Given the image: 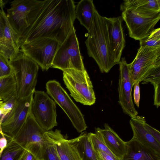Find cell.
<instances>
[{
	"label": "cell",
	"mask_w": 160,
	"mask_h": 160,
	"mask_svg": "<svg viewBox=\"0 0 160 160\" xmlns=\"http://www.w3.org/2000/svg\"><path fill=\"white\" fill-rule=\"evenodd\" d=\"M118 64L119 75L118 102L124 113L131 118L135 117L138 115V113L134 107L132 95L133 86L130 77L131 63H128L125 58H123Z\"/></svg>",
	"instance_id": "cell-13"
},
{
	"label": "cell",
	"mask_w": 160,
	"mask_h": 160,
	"mask_svg": "<svg viewBox=\"0 0 160 160\" xmlns=\"http://www.w3.org/2000/svg\"><path fill=\"white\" fill-rule=\"evenodd\" d=\"M129 122L133 133L132 137L160 155V143L145 128L144 117L137 115L131 118Z\"/></svg>",
	"instance_id": "cell-17"
},
{
	"label": "cell",
	"mask_w": 160,
	"mask_h": 160,
	"mask_svg": "<svg viewBox=\"0 0 160 160\" xmlns=\"http://www.w3.org/2000/svg\"><path fill=\"white\" fill-rule=\"evenodd\" d=\"M95 152L100 160H118L116 157L110 155L105 152L100 151Z\"/></svg>",
	"instance_id": "cell-34"
},
{
	"label": "cell",
	"mask_w": 160,
	"mask_h": 160,
	"mask_svg": "<svg viewBox=\"0 0 160 160\" xmlns=\"http://www.w3.org/2000/svg\"><path fill=\"white\" fill-rule=\"evenodd\" d=\"M142 84L150 82L154 88V105L158 108L160 105V66L151 70L142 79Z\"/></svg>",
	"instance_id": "cell-26"
},
{
	"label": "cell",
	"mask_w": 160,
	"mask_h": 160,
	"mask_svg": "<svg viewBox=\"0 0 160 160\" xmlns=\"http://www.w3.org/2000/svg\"><path fill=\"white\" fill-rule=\"evenodd\" d=\"M38 160H61L58 153L56 144L46 132L39 145Z\"/></svg>",
	"instance_id": "cell-23"
},
{
	"label": "cell",
	"mask_w": 160,
	"mask_h": 160,
	"mask_svg": "<svg viewBox=\"0 0 160 160\" xmlns=\"http://www.w3.org/2000/svg\"><path fill=\"white\" fill-rule=\"evenodd\" d=\"M47 93L63 110L78 132L86 130L87 126L84 116L59 82L55 80L46 83Z\"/></svg>",
	"instance_id": "cell-8"
},
{
	"label": "cell",
	"mask_w": 160,
	"mask_h": 160,
	"mask_svg": "<svg viewBox=\"0 0 160 160\" xmlns=\"http://www.w3.org/2000/svg\"><path fill=\"white\" fill-rule=\"evenodd\" d=\"M122 11V17L125 22L129 36L140 40L147 37L155 29L160 18V12L132 9Z\"/></svg>",
	"instance_id": "cell-5"
},
{
	"label": "cell",
	"mask_w": 160,
	"mask_h": 160,
	"mask_svg": "<svg viewBox=\"0 0 160 160\" xmlns=\"http://www.w3.org/2000/svg\"><path fill=\"white\" fill-rule=\"evenodd\" d=\"M92 0H81L75 6L76 18L88 31L96 9Z\"/></svg>",
	"instance_id": "cell-22"
},
{
	"label": "cell",
	"mask_w": 160,
	"mask_h": 160,
	"mask_svg": "<svg viewBox=\"0 0 160 160\" xmlns=\"http://www.w3.org/2000/svg\"><path fill=\"white\" fill-rule=\"evenodd\" d=\"M46 132L37 123L30 111L23 125L13 139L24 147L29 143L40 144Z\"/></svg>",
	"instance_id": "cell-16"
},
{
	"label": "cell",
	"mask_w": 160,
	"mask_h": 160,
	"mask_svg": "<svg viewBox=\"0 0 160 160\" xmlns=\"http://www.w3.org/2000/svg\"><path fill=\"white\" fill-rule=\"evenodd\" d=\"M4 136L6 137V136L2 132V131L1 129V126L0 125V138H2Z\"/></svg>",
	"instance_id": "cell-37"
},
{
	"label": "cell",
	"mask_w": 160,
	"mask_h": 160,
	"mask_svg": "<svg viewBox=\"0 0 160 160\" xmlns=\"http://www.w3.org/2000/svg\"><path fill=\"white\" fill-rule=\"evenodd\" d=\"M7 146L0 153V160H19L24 147L13 138L8 140Z\"/></svg>",
	"instance_id": "cell-27"
},
{
	"label": "cell",
	"mask_w": 160,
	"mask_h": 160,
	"mask_svg": "<svg viewBox=\"0 0 160 160\" xmlns=\"http://www.w3.org/2000/svg\"><path fill=\"white\" fill-rule=\"evenodd\" d=\"M40 144L31 143L26 145L19 160H38V155Z\"/></svg>",
	"instance_id": "cell-29"
},
{
	"label": "cell",
	"mask_w": 160,
	"mask_h": 160,
	"mask_svg": "<svg viewBox=\"0 0 160 160\" xmlns=\"http://www.w3.org/2000/svg\"><path fill=\"white\" fill-rule=\"evenodd\" d=\"M131 63L130 77L133 86L142 82L152 69L160 66V47L140 46Z\"/></svg>",
	"instance_id": "cell-11"
},
{
	"label": "cell",
	"mask_w": 160,
	"mask_h": 160,
	"mask_svg": "<svg viewBox=\"0 0 160 160\" xmlns=\"http://www.w3.org/2000/svg\"><path fill=\"white\" fill-rule=\"evenodd\" d=\"M63 80L70 96L77 102L91 106L96 101L93 85L86 69H69L63 71Z\"/></svg>",
	"instance_id": "cell-6"
},
{
	"label": "cell",
	"mask_w": 160,
	"mask_h": 160,
	"mask_svg": "<svg viewBox=\"0 0 160 160\" xmlns=\"http://www.w3.org/2000/svg\"><path fill=\"white\" fill-rule=\"evenodd\" d=\"M17 97V95L14 96L7 102L0 104V108L2 111V115L1 119V122L5 116L12 109Z\"/></svg>",
	"instance_id": "cell-31"
},
{
	"label": "cell",
	"mask_w": 160,
	"mask_h": 160,
	"mask_svg": "<svg viewBox=\"0 0 160 160\" xmlns=\"http://www.w3.org/2000/svg\"><path fill=\"white\" fill-rule=\"evenodd\" d=\"M1 117L0 118V119L1 118ZM0 125H1V123H0Z\"/></svg>",
	"instance_id": "cell-40"
},
{
	"label": "cell",
	"mask_w": 160,
	"mask_h": 160,
	"mask_svg": "<svg viewBox=\"0 0 160 160\" xmlns=\"http://www.w3.org/2000/svg\"><path fill=\"white\" fill-rule=\"evenodd\" d=\"M71 140L76 146L81 160H100L93 148L89 133L83 132Z\"/></svg>",
	"instance_id": "cell-21"
},
{
	"label": "cell",
	"mask_w": 160,
	"mask_h": 160,
	"mask_svg": "<svg viewBox=\"0 0 160 160\" xmlns=\"http://www.w3.org/2000/svg\"><path fill=\"white\" fill-rule=\"evenodd\" d=\"M88 37L85 41L88 54L92 58L102 73H108L115 65L111 54L107 17L96 9Z\"/></svg>",
	"instance_id": "cell-2"
},
{
	"label": "cell",
	"mask_w": 160,
	"mask_h": 160,
	"mask_svg": "<svg viewBox=\"0 0 160 160\" xmlns=\"http://www.w3.org/2000/svg\"><path fill=\"white\" fill-rule=\"evenodd\" d=\"M34 93L23 99L17 97L12 109L2 120L1 130L8 139L15 138L23 125L30 111Z\"/></svg>",
	"instance_id": "cell-12"
},
{
	"label": "cell",
	"mask_w": 160,
	"mask_h": 160,
	"mask_svg": "<svg viewBox=\"0 0 160 160\" xmlns=\"http://www.w3.org/2000/svg\"><path fill=\"white\" fill-rule=\"evenodd\" d=\"M56 144L57 150L61 160H81L71 139L68 140L59 130L47 131Z\"/></svg>",
	"instance_id": "cell-18"
},
{
	"label": "cell",
	"mask_w": 160,
	"mask_h": 160,
	"mask_svg": "<svg viewBox=\"0 0 160 160\" xmlns=\"http://www.w3.org/2000/svg\"><path fill=\"white\" fill-rule=\"evenodd\" d=\"M8 143V140L6 137L4 136L0 138V152L1 153L7 146Z\"/></svg>",
	"instance_id": "cell-36"
},
{
	"label": "cell",
	"mask_w": 160,
	"mask_h": 160,
	"mask_svg": "<svg viewBox=\"0 0 160 160\" xmlns=\"http://www.w3.org/2000/svg\"><path fill=\"white\" fill-rule=\"evenodd\" d=\"M107 21L109 46L115 65L119 64L125 47V38L121 16L108 18Z\"/></svg>",
	"instance_id": "cell-14"
},
{
	"label": "cell",
	"mask_w": 160,
	"mask_h": 160,
	"mask_svg": "<svg viewBox=\"0 0 160 160\" xmlns=\"http://www.w3.org/2000/svg\"><path fill=\"white\" fill-rule=\"evenodd\" d=\"M12 71L9 60L0 53V78L9 75Z\"/></svg>",
	"instance_id": "cell-30"
},
{
	"label": "cell",
	"mask_w": 160,
	"mask_h": 160,
	"mask_svg": "<svg viewBox=\"0 0 160 160\" xmlns=\"http://www.w3.org/2000/svg\"><path fill=\"white\" fill-rule=\"evenodd\" d=\"M104 127L103 129L99 128L103 141L115 157L120 160L126 152V142L122 140L108 124L105 123Z\"/></svg>",
	"instance_id": "cell-20"
},
{
	"label": "cell",
	"mask_w": 160,
	"mask_h": 160,
	"mask_svg": "<svg viewBox=\"0 0 160 160\" xmlns=\"http://www.w3.org/2000/svg\"><path fill=\"white\" fill-rule=\"evenodd\" d=\"M30 112L38 125L45 131L58 125L55 102L45 92H34Z\"/></svg>",
	"instance_id": "cell-10"
},
{
	"label": "cell",
	"mask_w": 160,
	"mask_h": 160,
	"mask_svg": "<svg viewBox=\"0 0 160 160\" xmlns=\"http://www.w3.org/2000/svg\"><path fill=\"white\" fill-rule=\"evenodd\" d=\"M9 61L16 81L17 98H26L35 91L38 65L20 50Z\"/></svg>",
	"instance_id": "cell-3"
},
{
	"label": "cell",
	"mask_w": 160,
	"mask_h": 160,
	"mask_svg": "<svg viewBox=\"0 0 160 160\" xmlns=\"http://www.w3.org/2000/svg\"><path fill=\"white\" fill-rule=\"evenodd\" d=\"M75 6L72 0H46L34 22L20 37V47L41 38L62 43L74 25Z\"/></svg>",
	"instance_id": "cell-1"
},
{
	"label": "cell",
	"mask_w": 160,
	"mask_h": 160,
	"mask_svg": "<svg viewBox=\"0 0 160 160\" xmlns=\"http://www.w3.org/2000/svg\"><path fill=\"white\" fill-rule=\"evenodd\" d=\"M46 0H14L7 11L8 21L20 38L32 25Z\"/></svg>",
	"instance_id": "cell-4"
},
{
	"label": "cell",
	"mask_w": 160,
	"mask_h": 160,
	"mask_svg": "<svg viewBox=\"0 0 160 160\" xmlns=\"http://www.w3.org/2000/svg\"><path fill=\"white\" fill-rule=\"evenodd\" d=\"M139 41L140 46L160 47V28L154 29L149 35Z\"/></svg>",
	"instance_id": "cell-28"
},
{
	"label": "cell",
	"mask_w": 160,
	"mask_h": 160,
	"mask_svg": "<svg viewBox=\"0 0 160 160\" xmlns=\"http://www.w3.org/2000/svg\"><path fill=\"white\" fill-rule=\"evenodd\" d=\"M17 95V84L13 71L0 78V98L6 102Z\"/></svg>",
	"instance_id": "cell-24"
},
{
	"label": "cell",
	"mask_w": 160,
	"mask_h": 160,
	"mask_svg": "<svg viewBox=\"0 0 160 160\" xmlns=\"http://www.w3.org/2000/svg\"><path fill=\"white\" fill-rule=\"evenodd\" d=\"M120 160H160V155L132 137L126 142V152Z\"/></svg>",
	"instance_id": "cell-19"
},
{
	"label": "cell",
	"mask_w": 160,
	"mask_h": 160,
	"mask_svg": "<svg viewBox=\"0 0 160 160\" xmlns=\"http://www.w3.org/2000/svg\"><path fill=\"white\" fill-rule=\"evenodd\" d=\"M144 127L150 134L160 143V132L145 122Z\"/></svg>",
	"instance_id": "cell-33"
},
{
	"label": "cell",
	"mask_w": 160,
	"mask_h": 160,
	"mask_svg": "<svg viewBox=\"0 0 160 160\" xmlns=\"http://www.w3.org/2000/svg\"><path fill=\"white\" fill-rule=\"evenodd\" d=\"M132 9L144 11L160 12V1L158 0H124L120 6L121 11Z\"/></svg>",
	"instance_id": "cell-25"
},
{
	"label": "cell",
	"mask_w": 160,
	"mask_h": 160,
	"mask_svg": "<svg viewBox=\"0 0 160 160\" xmlns=\"http://www.w3.org/2000/svg\"><path fill=\"white\" fill-rule=\"evenodd\" d=\"M51 67L63 71L69 69L79 71L85 69L74 25L66 39L58 48Z\"/></svg>",
	"instance_id": "cell-7"
},
{
	"label": "cell",
	"mask_w": 160,
	"mask_h": 160,
	"mask_svg": "<svg viewBox=\"0 0 160 160\" xmlns=\"http://www.w3.org/2000/svg\"><path fill=\"white\" fill-rule=\"evenodd\" d=\"M3 102L2 100L0 98V104H1L3 103Z\"/></svg>",
	"instance_id": "cell-39"
},
{
	"label": "cell",
	"mask_w": 160,
	"mask_h": 160,
	"mask_svg": "<svg viewBox=\"0 0 160 160\" xmlns=\"http://www.w3.org/2000/svg\"><path fill=\"white\" fill-rule=\"evenodd\" d=\"M2 115V111L1 108H0V118L1 117Z\"/></svg>",
	"instance_id": "cell-38"
},
{
	"label": "cell",
	"mask_w": 160,
	"mask_h": 160,
	"mask_svg": "<svg viewBox=\"0 0 160 160\" xmlns=\"http://www.w3.org/2000/svg\"><path fill=\"white\" fill-rule=\"evenodd\" d=\"M3 6L0 9L5 24L3 38L0 42V53L10 61L20 51V37L10 24Z\"/></svg>",
	"instance_id": "cell-15"
},
{
	"label": "cell",
	"mask_w": 160,
	"mask_h": 160,
	"mask_svg": "<svg viewBox=\"0 0 160 160\" xmlns=\"http://www.w3.org/2000/svg\"><path fill=\"white\" fill-rule=\"evenodd\" d=\"M61 43L50 38H41L22 45L20 50L34 61L42 71H46L51 67L55 53Z\"/></svg>",
	"instance_id": "cell-9"
},
{
	"label": "cell",
	"mask_w": 160,
	"mask_h": 160,
	"mask_svg": "<svg viewBox=\"0 0 160 160\" xmlns=\"http://www.w3.org/2000/svg\"><path fill=\"white\" fill-rule=\"evenodd\" d=\"M4 3L2 0H0V8L2 6H3ZM4 22L3 19L0 14V42H1L3 37Z\"/></svg>",
	"instance_id": "cell-35"
},
{
	"label": "cell",
	"mask_w": 160,
	"mask_h": 160,
	"mask_svg": "<svg viewBox=\"0 0 160 160\" xmlns=\"http://www.w3.org/2000/svg\"><path fill=\"white\" fill-rule=\"evenodd\" d=\"M140 82H137L135 83L133 86L134 102L138 107H139L140 100Z\"/></svg>",
	"instance_id": "cell-32"
}]
</instances>
